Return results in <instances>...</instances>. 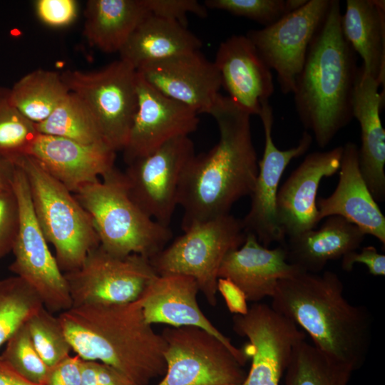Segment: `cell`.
Segmentation results:
<instances>
[{
  "label": "cell",
  "instance_id": "obj_7",
  "mask_svg": "<svg viewBox=\"0 0 385 385\" xmlns=\"http://www.w3.org/2000/svg\"><path fill=\"white\" fill-rule=\"evenodd\" d=\"M182 235L150 259L158 275L192 277L211 306L217 302V280L226 255L244 242L242 220L230 214L195 222Z\"/></svg>",
  "mask_w": 385,
  "mask_h": 385
},
{
  "label": "cell",
  "instance_id": "obj_37",
  "mask_svg": "<svg viewBox=\"0 0 385 385\" xmlns=\"http://www.w3.org/2000/svg\"><path fill=\"white\" fill-rule=\"evenodd\" d=\"M19 224V203L12 188L0 190V259L12 251Z\"/></svg>",
  "mask_w": 385,
  "mask_h": 385
},
{
  "label": "cell",
  "instance_id": "obj_32",
  "mask_svg": "<svg viewBox=\"0 0 385 385\" xmlns=\"http://www.w3.org/2000/svg\"><path fill=\"white\" fill-rule=\"evenodd\" d=\"M43 307L37 294L20 277L0 279V348Z\"/></svg>",
  "mask_w": 385,
  "mask_h": 385
},
{
  "label": "cell",
  "instance_id": "obj_19",
  "mask_svg": "<svg viewBox=\"0 0 385 385\" xmlns=\"http://www.w3.org/2000/svg\"><path fill=\"white\" fill-rule=\"evenodd\" d=\"M343 145L309 153L279 188L277 214L287 237L315 229L317 193L322 180L339 171Z\"/></svg>",
  "mask_w": 385,
  "mask_h": 385
},
{
  "label": "cell",
  "instance_id": "obj_42",
  "mask_svg": "<svg viewBox=\"0 0 385 385\" xmlns=\"http://www.w3.org/2000/svg\"><path fill=\"white\" fill-rule=\"evenodd\" d=\"M341 259L342 268L346 272L351 271L354 265L359 263L366 265L371 275H385V255L378 252L374 246L364 247L360 252H350Z\"/></svg>",
  "mask_w": 385,
  "mask_h": 385
},
{
  "label": "cell",
  "instance_id": "obj_21",
  "mask_svg": "<svg viewBox=\"0 0 385 385\" xmlns=\"http://www.w3.org/2000/svg\"><path fill=\"white\" fill-rule=\"evenodd\" d=\"M115 153L107 146L87 145L68 138L38 133L29 155L74 193L112 170L115 168Z\"/></svg>",
  "mask_w": 385,
  "mask_h": 385
},
{
  "label": "cell",
  "instance_id": "obj_17",
  "mask_svg": "<svg viewBox=\"0 0 385 385\" xmlns=\"http://www.w3.org/2000/svg\"><path fill=\"white\" fill-rule=\"evenodd\" d=\"M136 71L156 91L197 114H209L222 87L215 65L200 51L150 63Z\"/></svg>",
  "mask_w": 385,
  "mask_h": 385
},
{
  "label": "cell",
  "instance_id": "obj_3",
  "mask_svg": "<svg viewBox=\"0 0 385 385\" xmlns=\"http://www.w3.org/2000/svg\"><path fill=\"white\" fill-rule=\"evenodd\" d=\"M58 317L81 359L109 365L136 385L164 376L165 342L145 321L137 300L72 306Z\"/></svg>",
  "mask_w": 385,
  "mask_h": 385
},
{
  "label": "cell",
  "instance_id": "obj_25",
  "mask_svg": "<svg viewBox=\"0 0 385 385\" xmlns=\"http://www.w3.org/2000/svg\"><path fill=\"white\" fill-rule=\"evenodd\" d=\"M365 235L344 217L329 216L319 229L287 237V260L304 272L319 273L329 261L357 250Z\"/></svg>",
  "mask_w": 385,
  "mask_h": 385
},
{
  "label": "cell",
  "instance_id": "obj_2",
  "mask_svg": "<svg viewBox=\"0 0 385 385\" xmlns=\"http://www.w3.org/2000/svg\"><path fill=\"white\" fill-rule=\"evenodd\" d=\"M271 298L272 308L307 332L316 348L355 371L364 364L371 316L366 307L345 298L338 274L302 271L280 279Z\"/></svg>",
  "mask_w": 385,
  "mask_h": 385
},
{
  "label": "cell",
  "instance_id": "obj_43",
  "mask_svg": "<svg viewBox=\"0 0 385 385\" xmlns=\"http://www.w3.org/2000/svg\"><path fill=\"white\" fill-rule=\"evenodd\" d=\"M217 292L222 296L229 311L234 314L248 312L247 300L243 291L227 278H218Z\"/></svg>",
  "mask_w": 385,
  "mask_h": 385
},
{
  "label": "cell",
  "instance_id": "obj_39",
  "mask_svg": "<svg viewBox=\"0 0 385 385\" xmlns=\"http://www.w3.org/2000/svg\"><path fill=\"white\" fill-rule=\"evenodd\" d=\"M35 9L41 21L52 27L66 26L78 15V3L74 0H38Z\"/></svg>",
  "mask_w": 385,
  "mask_h": 385
},
{
  "label": "cell",
  "instance_id": "obj_8",
  "mask_svg": "<svg viewBox=\"0 0 385 385\" xmlns=\"http://www.w3.org/2000/svg\"><path fill=\"white\" fill-rule=\"evenodd\" d=\"M61 76L88 108L106 144L122 150L138 107L136 70L120 58L98 70H66Z\"/></svg>",
  "mask_w": 385,
  "mask_h": 385
},
{
  "label": "cell",
  "instance_id": "obj_30",
  "mask_svg": "<svg viewBox=\"0 0 385 385\" xmlns=\"http://www.w3.org/2000/svg\"><path fill=\"white\" fill-rule=\"evenodd\" d=\"M354 371L304 339L294 347L284 385H348Z\"/></svg>",
  "mask_w": 385,
  "mask_h": 385
},
{
  "label": "cell",
  "instance_id": "obj_12",
  "mask_svg": "<svg viewBox=\"0 0 385 385\" xmlns=\"http://www.w3.org/2000/svg\"><path fill=\"white\" fill-rule=\"evenodd\" d=\"M332 0H307L299 8L246 36L260 56L277 73L284 94L293 93L310 44L324 22Z\"/></svg>",
  "mask_w": 385,
  "mask_h": 385
},
{
  "label": "cell",
  "instance_id": "obj_22",
  "mask_svg": "<svg viewBox=\"0 0 385 385\" xmlns=\"http://www.w3.org/2000/svg\"><path fill=\"white\" fill-rule=\"evenodd\" d=\"M317 207L319 222L342 217L385 245V217L363 178L355 143L343 145L337 185L329 196L317 200Z\"/></svg>",
  "mask_w": 385,
  "mask_h": 385
},
{
  "label": "cell",
  "instance_id": "obj_9",
  "mask_svg": "<svg viewBox=\"0 0 385 385\" xmlns=\"http://www.w3.org/2000/svg\"><path fill=\"white\" fill-rule=\"evenodd\" d=\"M12 189L19 203L20 224L9 270L29 284L48 311H66L72 307L67 282L37 222L28 180L19 166H16Z\"/></svg>",
  "mask_w": 385,
  "mask_h": 385
},
{
  "label": "cell",
  "instance_id": "obj_24",
  "mask_svg": "<svg viewBox=\"0 0 385 385\" xmlns=\"http://www.w3.org/2000/svg\"><path fill=\"white\" fill-rule=\"evenodd\" d=\"M379 87L377 81L359 67L352 97V116L361 129L359 168L376 202L385 198V130L380 118L384 98L379 93Z\"/></svg>",
  "mask_w": 385,
  "mask_h": 385
},
{
  "label": "cell",
  "instance_id": "obj_35",
  "mask_svg": "<svg viewBox=\"0 0 385 385\" xmlns=\"http://www.w3.org/2000/svg\"><path fill=\"white\" fill-rule=\"evenodd\" d=\"M0 361L24 378L38 385H43L49 369L34 346L26 323L6 342L0 354Z\"/></svg>",
  "mask_w": 385,
  "mask_h": 385
},
{
  "label": "cell",
  "instance_id": "obj_1",
  "mask_svg": "<svg viewBox=\"0 0 385 385\" xmlns=\"http://www.w3.org/2000/svg\"><path fill=\"white\" fill-rule=\"evenodd\" d=\"M209 114L217 124L219 140L207 152L195 154L184 170L178 190L183 230L230 214L237 201L251 195L258 173L250 115L221 94Z\"/></svg>",
  "mask_w": 385,
  "mask_h": 385
},
{
  "label": "cell",
  "instance_id": "obj_5",
  "mask_svg": "<svg viewBox=\"0 0 385 385\" xmlns=\"http://www.w3.org/2000/svg\"><path fill=\"white\" fill-rule=\"evenodd\" d=\"M73 195L91 217L100 245L113 255L150 259L173 236L169 227L149 217L133 201L124 173L115 168Z\"/></svg>",
  "mask_w": 385,
  "mask_h": 385
},
{
  "label": "cell",
  "instance_id": "obj_29",
  "mask_svg": "<svg viewBox=\"0 0 385 385\" xmlns=\"http://www.w3.org/2000/svg\"><path fill=\"white\" fill-rule=\"evenodd\" d=\"M69 93L61 73L44 69L26 74L10 88L12 103L34 124L46 120Z\"/></svg>",
  "mask_w": 385,
  "mask_h": 385
},
{
  "label": "cell",
  "instance_id": "obj_10",
  "mask_svg": "<svg viewBox=\"0 0 385 385\" xmlns=\"http://www.w3.org/2000/svg\"><path fill=\"white\" fill-rule=\"evenodd\" d=\"M166 371L156 385H240L246 373L218 338L200 327H166Z\"/></svg>",
  "mask_w": 385,
  "mask_h": 385
},
{
  "label": "cell",
  "instance_id": "obj_44",
  "mask_svg": "<svg viewBox=\"0 0 385 385\" xmlns=\"http://www.w3.org/2000/svg\"><path fill=\"white\" fill-rule=\"evenodd\" d=\"M0 385H38L24 378L0 361Z\"/></svg>",
  "mask_w": 385,
  "mask_h": 385
},
{
  "label": "cell",
  "instance_id": "obj_31",
  "mask_svg": "<svg viewBox=\"0 0 385 385\" xmlns=\"http://www.w3.org/2000/svg\"><path fill=\"white\" fill-rule=\"evenodd\" d=\"M35 127L40 134L59 136L87 145L110 148L88 108L71 92L46 120L35 124Z\"/></svg>",
  "mask_w": 385,
  "mask_h": 385
},
{
  "label": "cell",
  "instance_id": "obj_45",
  "mask_svg": "<svg viewBox=\"0 0 385 385\" xmlns=\"http://www.w3.org/2000/svg\"><path fill=\"white\" fill-rule=\"evenodd\" d=\"M15 170V165L8 160L0 158V190L12 188Z\"/></svg>",
  "mask_w": 385,
  "mask_h": 385
},
{
  "label": "cell",
  "instance_id": "obj_15",
  "mask_svg": "<svg viewBox=\"0 0 385 385\" xmlns=\"http://www.w3.org/2000/svg\"><path fill=\"white\" fill-rule=\"evenodd\" d=\"M259 116L264 129L265 148L258 162L254 189L250 195V207L242 222L246 233L254 234L260 244L268 247L273 242L283 245L286 241L277 214V196L281 178L289 163L309 150L313 136L304 131L295 147L279 150L272 136L274 116L269 101L263 103Z\"/></svg>",
  "mask_w": 385,
  "mask_h": 385
},
{
  "label": "cell",
  "instance_id": "obj_41",
  "mask_svg": "<svg viewBox=\"0 0 385 385\" xmlns=\"http://www.w3.org/2000/svg\"><path fill=\"white\" fill-rule=\"evenodd\" d=\"M82 359L68 356L49 367L43 385H82Z\"/></svg>",
  "mask_w": 385,
  "mask_h": 385
},
{
  "label": "cell",
  "instance_id": "obj_27",
  "mask_svg": "<svg viewBox=\"0 0 385 385\" xmlns=\"http://www.w3.org/2000/svg\"><path fill=\"white\" fill-rule=\"evenodd\" d=\"M202 41L187 27L149 15L135 29L120 51V58L135 70L141 66L191 51H200Z\"/></svg>",
  "mask_w": 385,
  "mask_h": 385
},
{
  "label": "cell",
  "instance_id": "obj_38",
  "mask_svg": "<svg viewBox=\"0 0 385 385\" xmlns=\"http://www.w3.org/2000/svg\"><path fill=\"white\" fill-rule=\"evenodd\" d=\"M150 15L176 21L187 27V15L204 18L207 14L204 4L196 0H143Z\"/></svg>",
  "mask_w": 385,
  "mask_h": 385
},
{
  "label": "cell",
  "instance_id": "obj_40",
  "mask_svg": "<svg viewBox=\"0 0 385 385\" xmlns=\"http://www.w3.org/2000/svg\"><path fill=\"white\" fill-rule=\"evenodd\" d=\"M81 375L82 385H136L113 367L95 361L82 359Z\"/></svg>",
  "mask_w": 385,
  "mask_h": 385
},
{
  "label": "cell",
  "instance_id": "obj_16",
  "mask_svg": "<svg viewBox=\"0 0 385 385\" xmlns=\"http://www.w3.org/2000/svg\"><path fill=\"white\" fill-rule=\"evenodd\" d=\"M138 107L122 150L126 165L146 156L169 140L188 136L199 124L198 114L150 86L137 73Z\"/></svg>",
  "mask_w": 385,
  "mask_h": 385
},
{
  "label": "cell",
  "instance_id": "obj_11",
  "mask_svg": "<svg viewBox=\"0 0 385 385\" xmlns=\"http://www.w3.org/2000/svg\"><path fill=\"white\" fill-rule=\"evenodd\" d=\"M63 274L72 306L135 302L158 275L149 258L137 254L117 256L100 245L78 268Z\"/></svg>",
  "mask_w": 385,
  "mask_h": 385
},
{
  "label": "cell",
  "instance_id": "obj_36",
  "mask_svg": "<svg viewBox=\"0 0 385 385\" xmlns=\"http://www.w3.org/2000/svg\"><path fill=\"white\" fill-rule=\"evenodd\" d=\"M307 0H206L207 9L227 11L255 21L264 27L299 8Z\"/></svg>",
  "mask_w": 385,
  "mask_h": 385
},
{
  "label": "cell",
  "instance_id": "obj_26",
  "mask_svg": "<svg viewBox=\"0 0 385 385\" xmlns=\"http://www.w3.org/2000/svg\"><path fill=\"white\" fill-rule=\"evenodd\" d=\"M341 29L346 41L363 60V71L385 84V1L346 0L341 16Z\"/></svg>",
  "mask_w": 385,
  "mask_h": 385
},
{
  "label": "cell",
  "instance_id": "obj_34",
  "mask_svg": "<svg viewBox=\"0 0 385 385\" xmlns=\"http://www.w3.org/2000/svg\"><path fill=\"white\" fill-rule=\"evenodd\" d=\"M26 326L35 349L48 367L71 355L72 348L58 316L44 307L29 319Z\"/></svg>",
  "mask_w": 385,
  "mask_h": 385
},
{
  "label": "cell",
  "instance_id": "obj_14",
  "mask_svg": "<svg viewBox=\"0 0 385 385\" xmlns=\"http://www.w3.org/2000/svg\"><path fill=\"white\" fill-rule=\"evenodd\" d=\"M188 136L175 138L149 155L135 159L123 173L133 201L158 223L169 227L184 170L195 155Z\"/></svg>",
  "mask_w": 385,
  "mask_h": 385
},
{
  "label": "cell",
  "instance_id": "obj_33",
  "mask_svg": "<svg viewBox=\"0 0 385 385\" xmlns=\"http://www.w3.org/2000/svg\"><path fill=\"white\" fill-rule=\"evenodd\" d=\"M35 124L12 103L10 88L0 86V158L16 165L37 137Z\"/></svg>",
  "mask_w": 385,
  "mask_h": 385
},
{
  "label": "cell",
  "instance_id": "obj_28",
  "mask_svg": "<svg viewBox=\"0 0 385 385\" xmlns=\"http://www.w3.org/2000/svg\"><path fill=\"white\" fill-rule=\"evenodd\" d=\"M149 15L143 0H89L83 35L91 46L103 52L119 53Z\"/></svg>",
  "mask_w": 385,
  "mask_h": 385
},
{
  "label": "cell",
  "instance_id": "obj_20",
  "mask_svg": "<svg viewBox=\"0 0 385 385\" xmlns=\"http://www.w3.org/2000/svg\"><path fill=\"white\" fill-rule=\"evenodd\" d=\"M213 63L228 97L249 115H259L274 88L272 70L251 41L246 35L227 38L220 43Z\"/></svg>",
  "mask_w": 385,
  "mask_h": 385
},
{
  "label": "cell",
  "instance_id": "obj_18",
  "mask_svg": "<svg viewBox=\"0 0 385 385\" xmlns=\"http://www.w3.org/2000/svg\"><path fill=\"white\" fill-rule=\"evenodd\" d=\"M198 292L197 284L192 277L181 274H158L137 302L148 324H164L174 327L192 326L203 329L223 342L244 366L248 359L244 350L234 346L201 311L197 301Z\"/></svg>",
  "mask_w": 385,
  "mask_h": 385
},
{
  "label": "cell",
  "instance_id": "obj_23",
  "mask_svg": "<svg viewBox=\"0 0 385 385\" xmlns=\"http://www.w3.org/2000/svg\"><path fill=\"white\" fill-rule=\"evenodd\" d=\"M302 271L288 262L284 244L269 249L248 232L243 244L226 255L218 276L232 281L243 291L247 301L257 303L272 297L280 279Z\"/></svg>",
  "mask_w": 385,
  "mask_h": 385
},
{
  "label": "cell",
  "instance_id": "obj_13",
  "mask_svg": "<svg viewBox=\"0 0 385 385\" xmlns=\"http://www.w3.org/2000/svg\"><path fill=\"white\" fill-rule=\"evenodd\" d=\"M232 327L248 343L242 348L251 366L240 385H279L304 331L266 304L254 303L245 315L235 314Z\"/></svg>",
  "mask_w": 385,
  "mask_h": 385
},
{
  "label": "cell",
  "instance_id": "obj_6",
  "mask_svg": "<svg viewBox=\"0 0 385 385\" xmlns=\"http://www.w3.org/2000/svg\"><path fill=\"white\" fill-rule=\"evenodd\" d=\"M16 166L27 178L33 210L55 257L65 273L78 268L87 254L100 245L91 217L73 192L51 176L34 158Z\"/></svg>",
  "mask_w": 385,
  "mask_h": 385
},
{
  "label": "cell",
  "instance_id": "obj_4",
  "mask_svg": "<svg viewBox=\"0 0 385 385\" xmlns=\"http://www.w3.org/2000/svg\"><path fill=\"white\" fill-rule=\"evenodd\" d=\"M341 16L340 1L332 0L293 92L297 115L321 148L353 118L359 66L356 53L342 34Z\"/></svg>",
  "mask_w": 385,
  "mask_h": 385
}]
</instances>
